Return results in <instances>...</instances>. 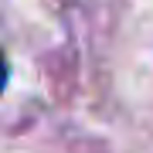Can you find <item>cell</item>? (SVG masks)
I'll use <instances>...</instances> for the list:
<instances>
[{
	"label": "cell",
	"mask_w": 153,
	"mask_h": 153,
	"mask_svg": "<svg viewBox=\"0 0 153 153\" xmlns=\"http://www.w3.org/2000/svg\"><path fill=\"white\" fill-rule=\"evenodd\" d=\"M7 85V61H4V55H0V88Z\"/></svg>",
	"instance_id": "obj_1"
}]
</instances>
